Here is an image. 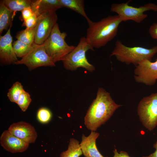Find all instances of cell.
<instances>
[{
  "label": "cell",
  "mask_w": 157,
  "mask_h": 157,
  "mask_svg": "<svg viewBox=\"0 0 157 157\" xmlns=\"http://www.w3.org/2000/svg\"><path fill=\"white\" fill-rule=\"evenodd\" d=\"M52 117V113L51 111L45 107L40 108L38 110L37 114V117L38 120L42 124L48 123Z\"/></svg>",
  "instance_id": "cell-24"
},
{
  "label": "cell",
  "mask_w": 157,
  "mask_h": 157,
  "mask_svg": "<svg viewBox=\"0 0 157 157\" xmlns=\"http://www.w3.org/2000/svg\"><path fill=\"white\" fill-rule=\"evenodd\" d=\"M113 152L114 153L113 157H131L127 152L124 151H121L118 153L116 149H115Z\"/></svg>",
  "instance_id": "cell-28"
},
{
  "label": "cell",
  "mask_w": 157,
  "mask_h": 157,
  "mask_svg": "<svg viewBox=\"0 0 157 157\" xmlns=\"http://www.w3.org/2000/svg\"><path fill=\"white\" fill-rule=\"evenodd\" d=\"M2 1L5 6L15 15L17 11H22L26 8L31 7L32 2L30 0H4Z\"/></svg>",
  "instance_id": "cell-18"
},
{
  "label": "cell",
  "mask_w": 157,
  "mask_h": 157,
  "mask_svg": "<svg viewBox=\"0 0 157 157\" xmlns=\"http://www.w3.org/2000/svg\"><path fill=\"white\" fill-rule=\"evenodd\" d=\"M38 16L35 13L29 18L25 20L22 26H25L26 28L33 29L37 25Z\"/></svg>",
  "instance_id": "cell-25"
},
{
  "label": "cell",
  "mask_w": 157,
  "mask_h": 157,
  "mask_svg": "<svg viewBox=\"0 0 157 157\" xmlns=\"http://www.w3.org/2000/svg\"><path fill=\"white\" fill-rule=\"evenodd\" d=\"M134 74L137 82L147 85H154L157 80V59L153 62L147 59L141 61L135 66Z\"/></svg>",
  "instance_id": "cell-10"
},
{
  "label": "cell",
  "mask_w": 157,
  "mask_h": 157,
  "mask_svg": "<svg viewBox=\"0 0 157 157\" xmlns=\"http://www.w3.org/2000/svg\"><path fill=\"white\" fill-rule=\"evenodd\" d=\"M99 135V133L95 131H91L88 136L82 135L80 145L85 157H104L99 151L96 145V140Z\"/></svg>",
  "instance_id": "cell-14"
},
{
  "label": "cell",
  "mask_w": 157,
  "mask_h": 157,
  "mask_svg": "<svg viewBox=\"0 0 157 157\" xmlns=\"http://www.w3.org/2000/svg\"><path fill=\"white\" fill-rule=\"evenodd\" d=\"M21 12L22 17L24 20L31 17L34 14L31 7L24 9Z\"/></svg>",
  "instance_id": "cell-26"
},
{
  "label": "cell",
  "mask_w": 157,
  "mask_h": 157,
  "mask_svg": "<svg viewBox=\"0 0 157 157\" xmlns=\"http://www.w3.org/2000/svg\"><path fill=\"white\" fill-rule=\"evenodd\" d=\"M15 15L4 4L2 1L0 4V34L3 31L7 30L12 23Z\"/></svg>",
  "instance_id": "cell-16"
},
{
  "label": "cell",
  "mask_w": 157,
  "mask_h": 157,
  "mask_svg": "<svg viewBox=\"0 0 157 157\" xmlns=\"http://www.w3.org/2000/svg\"><path fill=\"white\" fill-rule=\"evenodd\" d=\"M149 32L152 38L157 40V23H154L150 26Z\"/></svg>",
  "instance_id": "cell-27"
},
{
  "label": "cell",
  "mask_w": 157,
  "mask_h": 157,
  "mask_svg": "<svg viewBox=\"0 0 157 157\" xmlns=\"http://www.w3.org/2000/svg\"><path fill=\"white\" fill-rule=\"evenodd\" d=\"M130 1L112 4L110 11L117 13L122 22L131 20L138 23L147 17V15L144 13L145 12L149 10L157 12V5L154 3H149L138 8L129 5Z\"/></svg>",
  "instance_id": "cell-6"
},
{
  "label": "cell",
  "mask_w": 157,
  "mask_h": 157,
  "mask_svg": "<svg viewBox=\"0 0 157 157\" xmlns=\"http://www.w3.org/2000/svg\"><path fill=\"white\" fill-rule=\"evenodd\" d=\"M122 105L116 104L110 94L99 88L96 98L90 106L84 117V124L91 131H95L108 120Z\"/></svg>",
  "instance_id": "cell-1"
},
{
  "label": "cell",
  "mask_w": 157,
  "mask_h": 157,
  "mask_svg": "<svg viewBox=\"0 0 157 157\" xmlns=\"http://www.w3.org/2000/svg\"><path fill=\"white\" fill-rule=\"evenodd\" d=\"M82 154L79 142L76 139L71 138L67 150L62 152L60 157H79Z\"/></svg>",
  "instance_id": "cell-19"
},
{
  "label": "cell",
  "mask_w": 157,
  "mask_h": 157,
  "mask_svg": "<svg viewBox=\"0 0 157 157\" xmlns=\"http://www.w3.org/2000/svg\"><path fill=\"white\" fill-rule=\"evenodd\" d=\"M24 90L22 84L17 81L8 90L7 97L11 102L16 104L20 95Z\"/></svg>",
  "instance_id": "cell-21"
},
{
  "label": "cell",
  "mask_w": 157,
  "mask_h": 157,
  "mask_svg": "<svg viewBox=\"0 0 157 157\" xmlns=\"http://www.w3.org/2000/svg\"><path fill=\"white\" fill-rule=\"evenodd\" d=\"M90 50L94 51V48L89 44L86 38L82 37L77 46L62 61L64 67L71 71H75L80 67L90 72L94 71L95 67L89 63L86 56V52Z\"/></svg>",
  "instance_id": "cell-5"
},
{
  "label": "cell",
  "mask_w": 157,
  "mask_h": 157,
  "mask_svg": "<svg viewBox=\"0 0 157 157\" xmlns=\"http://www.w3.org/2000/svg\"><path fill=\"white\" fill-rule=\"evenodd\" d=\"M0 144L5 150L12 153L24 152L28 149L29 144L12 134L8 130L4 131L1 134Z\"/></svg>",
  "instance_id": "cell-13"
},
{
  "label": "cell",
  "mask_w": 157,
  "mask_h": 157,
  "mask_svg": "<svg viewBox=\"0 0 157 157\" xmlns=\"http://www.w3.org/2000/svg\"><path fill=\"white\" fill-rule=\"evenodd\" d=\"M32 101L30 95L24 90L20 95L16 103L22 111L25 112L27 110Z\"/></svg>",
  "instance_id": "cell-23"
},
{
  "label": "cell",
  "mask_w": 157,
  "mask_h": 157,
  "mask_svg": "<svg viewBox=\"0 0 157 157\" xmlns=\"http://www.w3.org/2000/svg\"><path fill=\"white\" fill-rule=\"evenodd\" d=\"M60 0H37L32 1L31 8L38 17L47 11L55 12L63 8Z\"/></svg>",
  "instance_id": "cell-15"
},
{
  "label": "cell",
  "mask_w": 157,
  "mask_h": 157,
  "mask_svg": "<svg viewBox=\"0 0 157 157\" xmlns=\"http://www.w3.org/2000/svg\"><path fill=\"white\" fill-rule=\"evenodd\" d=\"M58 19L55 12L47 11L40 15L35 27L34 43L42 44L49 37Z\"/></svg>",
  "instance_id": "cell-9"
},
{
  "label": "cell",
  "mask_w": 157,
  "mask_h": 157,
  "mask_svg": "<svg viewBox=\"0 0 157 157\" xmlns=\"http://www.w3.org/2000/svg\"><path fill=\"white\" fill-rule=\"evenodd\" d=\"M157 53V46L147 49L140 47H127L119 40L116 42L111 56H114L120 62L126 65L133 64L135 66L144 59L151 60Z\"/></svg>",
  "instance_id": "cell-3"
},
{
  "label": "cell",
  "mask_w": 157,
  "mask_h": 157,
  "mask_svg": "<svg viewBox=\"0 0 157 157\" xmlns=\"http://www.w3.org/2000/svg\"><path fill=\"white\" fill-rule=\"evenodd\" d=\"M8 130L15 136L29 144L34 143L38 136L35 128L24 121L13 123Z\"/></svg>",
  "instance_id": "cell-11"
},
{
  "label": "cell",
  "mask_w": 157,
  "mask_h": 157,
  "mask_svg": "<svg viewBox=\"0 0 157 157\" xmlns=\"http://www.w3.org/2000/svg\"><path fill=\"white\" fill-rule=\"evenodd\" d=\"M122 21L118 15L109 16L100 21L88 24L86 39L93 48L105 46L116 36Z\"/></svg>",
  "instance_id": "cell-2"
},
{
  "label": "cell",
  "mask_w": 157,
  "mask_h": 157,
  "mask_svg": "<svg viewBox=\"0 0 157 157\" xmlns=\"http://www.w3.org/2000/svg\"><path fill=\"white\" fill-rule=\"evenodd\" d=\"M35 28L33 29L26 28L18 32L15 36L17 40L29 45L34 42Z\"/></svg>",
  "instance_id": "cell-20"
},
{
  "label": "cell",
  "mask_w": 157,
  "mask_h": 157,
  "mask_svg": "<svg viewBox=\"0 0 157 157\" xmlns=\"http://www.w3.org/2000/svg\"><path fill=\"white\" fill-rule=\"evenodd\" d=\"M33 44L29 45L18 40L14 41L13 45L17 57L22 58L25 56L32 49Z\"/></svg>",
  "instance_id": "cell-22"
},
{
  "label": "cell",
  "mask_w": 157,
  "mask_h": 157,
  "mask_svg": "<svg viewBox=\"0 0 157 157\" xmlns=\"http://www.w3.org/2000/svg\"><path fill=\"white\" fill-rule=\"evenodd\" d=\"M10 26L6 33L0 37V60L3 64L9 65L18 60L13 45V38L10 34Z\"/></svg>",
  "instance_id": "cell-12"
},
{
  "label": "cell",
  "mask_w": 157,
  "mask_h": 157,
  "mask_svg": "<svg viewBox=\"0 0 157 157\" xmlns=\"http://www.w3.org/2000/svg\"><path fill=\"white\" fill-rule=\"evenodd\" d=\"M153 147L156 149L155 151L149 156H144V157H157V141L154 144Z\"/></svg>",
  "instance_id": "cell-29"
},
{
  "label": "cell",
  "mask_w": 157,
  "mask_h": 157,
  "mask_svg": "<svg viewBox=\"0 0 157 157\" xmlns=\"http://www.w3.org/2000/svg\"><path fill=\"white\" fill-rule=\"evenodd\" d=\"M137 113L143 125L150 131L153 130L157 125V92L142 98Z\"/></svg>",
  "instance_id": "cell-7"
},
{
  "label": "cell",
  "mask_w": 157,
  "mask_h": 157,
  "mask_svg": "<svg viewBox=\"0 0 157 157\" xmlns=\"http://www.w3.org/2000/svg\"><path fill=\"white\" fill-rule=\"evenodd\" d=\"M63 7L70 9L84 17L88 24L92 21L88 17L85 11L84 1L83 0H60Z\"/></svg>",
  "instance_id": "cell-17"
},
{
  "label": "cell",
  "mask_w": 157,
  "mask_h": 157,
  "mask_svg": "<svg viewBox=\"0 0 157 157\" xmlns=\"http://www.w3.org/2000/svg\"><path fill=\"white\" fill-rule=\"evenodd\" d=\"M15 65L24 64L30 70L42 66L54 67L55 63L47 54L44 44L34 43L31 50L20 60L15 62Z\"/></svg>",
  "instance_id": "cell-8"
},
{
  "label": "cell",
  "mask_w": 157,
  "mask_h": 157,
  "mask_svg": "<svg viewBox=\"0 0 157 157\" xmlns=\"http://www.w3.org/2000/svg\"><path fill=\"white\" fill-rule=\"evenodd\" d=\"M67 36L66 33L61 32L57 23L43 43L47 54L55 63L62 61L75 47L66 43L65 39Z\"/></svg>",
  "instance_id": "cell-4"
}]
</instances>
